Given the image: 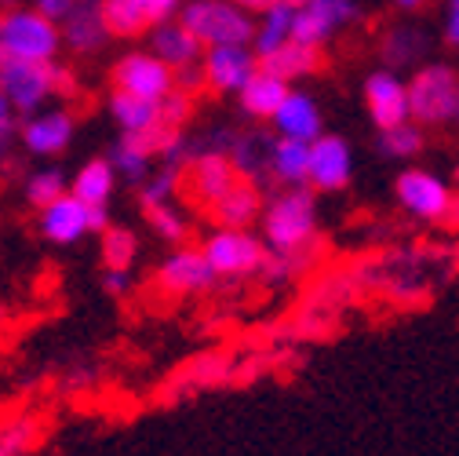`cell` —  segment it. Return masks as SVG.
<instances>
[{
	"mask_svg": "<svg viewBox=\"0 0 459 456\" xmlns=\"http://www.w3.org/2000/svg\"><path fill=\"white\" fill-rule=\"evenodd\" d=\"M263 241L270 252H299L317 241V190L284 187L263 208Z\"/></svg>",
	"mask_w": 459,
	"mask_h": 456,
	"instance_id": "obj_1",
	"label": "cell"
},
{
	"mask_svg": "<svg viewBox=\"0 0 459 456\" xmlns=\"http://www.w3.org/2000/svg\"><path fill=\"white\" fill-rule=\"evenodd\" d=\"M63 48V26L37 8L0 12V63L26 59V63H55Z\"/></svg>",
	"mask_w": 459,
	"mask_h": 456,
	"instance_id": "obj_2",
	"label": "cell"
},
{
	"mask_svg": "<svg viewBox=\"0 0 459 456\" xmlns=\"http://www.w3.org/2000/svg\"><path fill=\"white\" fill-rule=\"evenodd\" d=\"M179 22L204 44H252L255 19L238 4V0H186L179 8Z\"/></svg>",
	"mask_w": 459,
	"mask_h": 456,
	"instance_id": "obj_3",
	"label": "cell"
},
{
	"mask_svg": "<svg viewBox=\"0 0 459 456\" xmlns=\"http://www.w3.org/2000/svg\"><path fill=\"white\" fill-rule=\"evenodd\" d=\"M455 99H459V74L448 63H423L409 77V102L412 121L423 128H441L455 121Z\"/></svg>",
	"mask_w": 459,
	"mask_h": 456,
	"instance_id": "obj_4",
	"label": "cell"
},
{
	"mask_svg": "<svg viewBox=\"0 0 459 456\" xmlns=\"http://www.w3.org/2000/svg\"><path fill=\"white\" fill-rule=\"evenodd\" d=\"M394 197H397L401 212L420 223H445L455 190H452V180L430 172V168L405 164L394 180Z\"/></svg>",
	"mask_w": 459,
	"mask_h": 456,
	"instance_id": "obj_5",
	"label": "cell"
},
{
	"mask_svg": "<svg viewBox=\"0 0 459 456\" xmlns=\"http://www.w3.org/2000/svg\"><path fill=\"white\" fill-rule=\"evenodd\" d=\"M201 249H204V256L212 259L215 274L226 277V281L259 277L263 259H266V252H270L263 238H255L252 231H238V226H215Z\"/></svg>",
	"mask_w": 459,
	"mask_h": 456,
	"instance_id": "obj_6",
	"label": "cell"
},
{
	"mask_svg": "<svg viewBox=\"0 0 459 456\" xmlns=\"http://www.w3.org/2000/svg\"><path fill=\"white\" fill-rule=\"evenodd\" d=\"M0 92L12 99L19 113H37L48 95L59 92V66L55 63H26V59H8L0 63Z\"/></svg>",
	"mask_w": 459,
	"mask_h": 456,
	"instance_id": "obj_7",
	"label": "cell"
},
{
	"mask_svg": "<svg viewBox=\"0 0 459 456\" xmlns=\"http://www.w3.org/2000/svg\"><path fill=\"white\" fill-rule=\"evenodd\" d=\"M234 376H238L234 358L222 355V351H208V355H197V358H190L186 365H179L176 373H171L164 380L160 398L164 402H179V398H190L197 390H215V387L234 383Z\"/></svg>",
	"mask_w": 459,
	"mask_h": 456,
	"instance_id": "obj_8",
	"label": "cell"
},
{
	"mask_svg": "<svg viewBox=\"0 0 459 456\" xmlns=\"http://www.w3.org/2000/svg\"><path fill=\"white\" fill-rule=\"evenodd\" d=\"M361 95H365V110L368 118L379 128H390V125H401V121H412V102H409V81L401 77L397 70H372L361 84Z\"/></svg>",
	"mask_w": 459,
	"mask_h": 456,
	"instance_id": "obj_9",
	"label": "cell"
},
{
	"mask_svg": "<svg viewBox=\"0 0 459 456\" xmlns=\"http://www.w3.org/2000/svg\"><path fill=\"white\" fill-rule=\"evenodd\" d=\"M113 88L146 99H164L176 92V70L164 59H157L153 51H128L113 66Z\"/></svg>",
	"mask_w": 459,
	"mask_h": 456,
	"instance_id": "obj_10",
	"label": "cell"
},
{
	"mask_svg": "<svg viewBox=\"0 0 459 456\" xmlns=\"http://www.w3.org/2000/svg\"><path fill=\"white\" fill-rule=\"evenodd\" d=\"M351 180H354V146L332 132L314 139L310 143V187L317 194H339L351 187Z\"/></svg>",
	"mask_w": 459,
	"mask_h": 456,
	"instance_id": "obj_11",
	"label": "cell"
},
{
	"mask_svg": "<svg viewBox=\"0 0 459 456\" xmlns=\"http://www.w3.org/2000/svg\"><path fill=\"white\" fill-rule=\"evenodd\" d=\"M358 15H361L358 0H310L307 8H296L292 40L325 48L339 30H347L351 22H358Z\"/></svg>",
	"mask_w": 459,
	"mask_h": 456,
	"instance_id": "obj_12",
	"label": "cell"
},
{
	"mask_svg": "<svg viewBox=\"0 0 459 456\" xmlns=\"http://www.w3.org/2000/svg\"><path fill=\"white\" fill-rule=\"evenodd\" d=\"M219 281L212 259L204 256V249H176L157 270V285L168 296H194L204 293Z\"/></svg>",
	"mask_w": 459,
	"mask_h": 456,
	"instance_id": "obj_13",
	"label": "cell"
},
{
	"mask_svg": "<svg viewBox=\"0 0 459 456\" xmlns=\"http://www.w3.org/2000/svg\"><path fill=\"white\" fill-rule=\"evenodd\" d=\"M183 8V0H102V15L113 37H139L168 22Z\"/></svg>",
	"mask_w": 459,
	"mask_h": 456,
	"instance_id": "obj_14",
	"label": "cell"
},
{
	"mask_svg": "<svg viewBox=\"0 0 459 456\" xmlns=\"http://www.w3.org/2000/svg\"><path fill=\"white\" fill-rule=\"evenodd\" d=\"M201 66L215 92H241L248 77L259 70V55L252 44H215L204 48Z\"/></svg>",
	"mask_w": 459,
	"mask_h": 456,
	"instance_id": "obj_15",
	"label": "cell"
},
{
	"mask_svg": "<svg viewBox=\"0 0 459 456\" xmlns=\"http://www.w3.org/2000/svg\"><path fill=\"white\" fill-rule=\"evenodd\" d=\"M245 176L238 172V164L230 153H215V150H201L190 161V172H186V190L194 201L201 205H215L230 187L241 183Z\"/></svg>",
	"mask_w": 459,
	"mask_h": 456,
	"instance_id": "obj_16",
	"label": "cell"
},
{
	"mask_svg": "<svg viewBox=\"0 0 459 456\" xmlns=\"http://www.w3.org/2000/svg\"><path fill=\"white\" fill-rule=\"evenodd\" d=\"M273 132L284 136V139H299V143H314L325 136V113L317 106V99L303 88L292 84L289 99L281 102V110L273 113Z\"/></svg>",
	"mask_w": 459,
	"mask_h": 456,
	"instance_id": "obj_17",
	"label": "cell"
},
{
	"mask_svg": "<svg viewBox=\"0 0 459 456\" xmlns=\"http://www.w3.org/2000/svg\"><path fill=\"white\" fill-rule=\"evenodd\" d=\"M19 139L33 157H55L74 143V118L66 110H37L22 121Z\"/></svg>",
	"mask_w": 459,
	"mask_h": 456,
	"instance_id": "obj_18",
	"label": "cell"
},
{
	"mask_svg": "<svg viewBox=\"0 0 459 456\" xmlns=\"http://www.w3.org/2000/svg\"><path fill=\"white\" fill-rule=\"evenodd\" d=\"M88 212H91L88 201H81L77 194H66L55 205L40 208V231L51 245H77L84 234H91Z\"/></svg>",
	"mask_w": 459,
	"mask_h": 456,
	"instance_id": "obj_19",
	"label": "cell"
},
{
	"mask_svg": "<svg viewBox=\"0 0 459 456\" xmlns=\"http://www.w3.org/2000/svg\"><path fill=\"white\" fill-rule=\"evenodd\" d=\"M150 51L157 59H164L171 70H186V66H197L204 59V44L176 19V22H160L150 30Z\"/></svg>",
	"mask_w": 459,
	"mask_h": 456,
	"instance_id": "obj_20",
	"label": "cell"
},
{
	"mask_svg": "<svg viewBox=\"0 0 459 456\" xmlns=\"http://www.w3.org/2000/svg\"><path fill=\"white\" fill-rule=\"evenodd\" d=\"M109 26H106V15H102V4L95 0H77L70 8V15L63 19V44L81 51V55H91L99 51L106 40H109Z\"/></svg>",
	"mask_w": 459,
	"mask_h": 456,
	"instance_id": "obj_21",
	"label": "cell"
},
{
	"mask_svg": "<svg viewBox=\"0 0 459 456\" xmlns=\"http://www.w3.org/2000/svg\"><path fill=\"white\" fill-rule=\"evenodd\" d=\"M208 215L215 219V226H238L248 231L255 219H263V194L252 180H241L230 187L215 205H208Z\"/></svg>",
	"mask_w": 459,
	"mask_h": 456,
	"instance_id": "obj_22",
	"label": "cell"
},
{
	"mask_svg": "<svg viewBox=\"0 0 459 456\" xmlns=\"http://www.w3.org/2000/svg\"><path fill=\"white\" fill-rule=\"evenodd\" d=\"M289 92H292L289 81L259 66V70L248 77V84L238 92V99H241V110L248 113L252 121H273V113L281 110L284 99H289Z\"/></svg>",
	"mask_w": 459,
	"mask_h": 456,
	"instance_id": "obj_23",
	"label": "cell"
},
{
	"mask_svg": "<svg viewBox=\"0 0 459 456\" xmlns=\"http://www.w3.org/2000/svg\"><path fill=\"white\" fill-rule=\"evenodd\" d=\"M427 33L420 26H390L379 40V63L386 70H412V66H423L427 59Z\"/></svg>",
	"mask_w": 459,
	"mask_h": 456,
	"instance_id": "obj_24",
	"label": "cell"
},
{
	"mask_svg": "<svg viewBox=\"0 0 459 456\" xmlns=\"http://www.w3.org/2000/svg\"><path fill=\"white\" fill-rule=\"evenodd\" d=\"M358 296H361V285H358V277L351 274V267H347V270H325V274L310 285L303 307L325 311V314H335V318H339V311L351 307V303H358Z\"/></svg>",
	"mask_w": 459,
	"mask_h": 456,
	"instance_id": "obj_25",
	"label": "cell"
},
{
	"mask_svg": "<svg viewBox=\"0 0 459 456\" xmlns=\"http://www.w3.org/2000/svg\"><path fill=\"white\" fill-rule=\"evenodd\" d=\"M109 113H113V121L121 125V132H132V136H146V132L160 128V99H146V95L113 88Z\"/></svg>",
	"mask_w": 459,
	"mask_h": 456,
	"instance_id": "obj_26",
	"label": "cell"
},
{
	"mask_svg": "<svg viewBox=\"0 0 459 456\" xmlns=\"http://www.w3.org/2000/svg\"><path fill=\"white\" fill-rule=\"evenodd\" d=\"M259 66L270 70V74H277V77H284L289 84H296V81L317 74V66H321V48L303 44V40H289V44H281L277 51L263 55Z\"/></svg>",
	"mask_w": 459,
	"mask_h": 456,
	"instance_id": "obj_27",
	"label": "cell"
},
{
	"mask_svg": "<svg viewBox=\"0 0 459 456\" xmlns=\"http://www.w3.org/2000/svg\"><path fill=\"white\" fill-rule=\"evenodd\" d=\"M273 143H277V132H263V128H252V132H238V143L230 150L234 157L238 172L252 183H263L270 176V157H273Z\"/></svg>",
	"mask_w": 459,
	"mask_h": 456,
	"instance_id": "obj_28",
	"label": "cell"
},
{
	"mask_svg": "<svg viewBox=\"0 0 459 456\" xmlns=\"http://www.w3.org/2000/svg\"><path fill=\"white\" fill-rule=\"evenodd\" d=\"M44 417L40 413H8L0 417V456H30L44 442Z\"/></svg>",
	"mask_w": 459,
	"mask_h": 456,
	"instance_id": "obj_29",
	"label": "cell"
},
{
	"mask_svg": "<svg viewBox=\"0 0 459 456\" xmlns=\"http://www.w3.org/2000/svg\"><path fill=\"white\" fill-rule=\"evenodd\" d=\"M270 180L284 187H310V143L277 136L270 157Z\"/></svg>",
	"mask_w": 459,
	"mask_h": 456,
	"instance_id": "obj_30",
	"label": "cell"
},
{
	"mask_svg": "<svg viewBox=\"0 0 459 456\" xmlns=\"http://www.w3.org/2000/svg\"><path fill=\"white\" fill-rule=\"evenodd\" d=\"M117 168H113L109 157H91L88 164L77 168V176L70 180V194H77L88 205H106L117 190Z\"/></svg>",
	"mask_w": 459,
	"mask_h": 456,
	"instance_id": "obj_31",
	"label": "cell"
},
{
	"mask_svg": "<svg viewBox=\"0 0 459 456\" xmlns=\"http://www.w3.org/2000/svg\"><path fill=\"white\" fill-rule=\"evenodd\" d=\"M153 143H150V136H132V132H121V139L113 143V150H109V161H113V168L125 176V180H132V183H146L150 180V164H153Z\"/></svg>",
	"mask_w": 459,
	"mask_h": 456,
	"instance_id": "obj_32",
	"label": "cell"
},
{
	"mask_svg": "<svg viewBox=\"0 0 459 456\" xmlns=\"http://www.w3.org/2000/svg\"><path fill=\"white\" fill-rule=\"evenodd\" d=\"M292 30H296V8L284 4V0H273V4L255 22V40H252L255 55L263 59V55L277 51L281 44H289L292 40Z\"/></svg>",
	"mask_w": 459,
	"mask_h": 456,
	"instance_id": "obj_33",
	"label": "cell"
},
{
	"mask_svg": "<svg viewBox=\"0 0 459 456\" xmlns=\"http://www.w3.org/2000/svg\"><path fill=\"white\" fill-rule=\"evenodd\" d=\"M423 146H427V128L416 125V121H401V125H390V128H379L376 132V150L386 161L412 164L423 153Z\"/></svg>",
	"mask_w": 459,
	"mask_h": 456,
	"instance_id": "obj_34",
	"label": "cell"
},
{
	"mask_svg": "<svg viewBox=\"0 0 459 456\" xmlns=\"http://www.w3.org/2000/svg\"><path fill=\"white\" fill-rule=\"evenodd\" d=\"M66 194H70V180L63 176V168H40V172L26 180V201L33 208H48Z\"/></svg>",
	"mask_w": 459,
	"mask_h": 456,
	"instance_id": "obj_35",
	"label": "cell"
},
{
	"mask_svg": "<svg viewBox=\"0 0 459 456\" xmlns=\"http://www.w3.org/2000/svg\"><path fill=\"white\" fill-rule=\"evenodd\" d=\"M135 252H139V241L128 226H109L102 234V263L106 270H132L135 263Z\"/></svg>",
	"mask_w": 459,
	"mask_h": 456,
	"instance_id": "obj_36",
	"label": "cell"
},
{
	"mask_svg": "<svg viewBox=\"0 0 459 456\" xmlns=\"http://www.w3.org/2000/svg\"><path fill=\"white\" fill-rule=\"evenodd\" d=\"M179 168H171V164H164L157 176H150L146 183H143V190H139V197H143V208H153V205H168L171 197H176V190H179Z\"/></svg>",
	"mask_w": 459,
	"mask_h": 456,
	"instance_id": "obj_37",
	"label": "cell"
},
{
	"mask_svg": "<svg viewBox=\"0 0 459 456\" xmlns=\"http://www.w3.org/2000/svg\"><path fill=\"white\" fill-rule=\"evenodd\" d=\"M146 219H150V226L157 231L160 241H186V219H183V212L171 208V201L146 208Z\"/></svg>",
	"mask_w": 459,
	"mask_h": 456,
	"instance_id": "obj_38",
	"label": "cell"
},
{
	"mask_svg": "<svg viewBox=\"0 0 459 456\" xmlns=\"http://www.w3.org/2000/svg\"><path fill=\"white\" fill-rule=\"evenodd\" d=\"M190 92H183V88H176L171 95H164L160 99V125H168V128H183L186 121H190Z\"/></svg>",
	"mask_w": 459,
	"mask_h": 456,
	"instance_id": "obj_39",
	"label": "cell"
},
{
	"mask_svg": "<svg viewBox=\"0 0 459 456\" xmlns=\"http://www.w3.org/2000/svg\"><path fill=\"white\" fill-rule=\"evenodd\" d=\"M22 132V125H19V110L12 106V99L0 92V161L8 157V150H12V143H15V136Z\"/></svg>",
	"mask_w": 459,
	"mask_h": 456,
	"instance_id": "obj_40",
	"label": "cell"
},
{
	"mask_svg": "<svg viewBox=\"0 0 459 456\" xmlns=\"http://www.w3.org/2000/svg\"><path fill=\"white\" fill-rule=\"evenodd\" d=\"M441 44L459 51V0H441Z\"/></svg>",
	"mask_w": 459,
	"mask_h": 456,
	"instance_id": "obj_41",
	"label": "cell"
},
{
	"mask_svg": "<svg viewBox=\"0 0 459 456\" xmlns=\"http://www.w3.org/2000/svg\"><path fill=\"white\" fill-rule=\"evenodd\" d=\"M102 289L109 296H125L132 289V270H106L102 274Z\"/></svg>",
	"mask_w": 459,
	"mask_h": 456,
	"instance_id": "obj_42",
	"label": "cell"
},
{
	"mask_svg": "<svg viewBox=\"0 0 459 456\" xmlns=\"http://www.w3.org/2000/svg\"><path fill=\"white\" fill-rule=\"evenodd\" d=\"M77 4V0H33V8L37 12H44L48 19H55V22H63L66 15H70V8Z\"/></svg>",
	"mask_w": 459,
	"mask_h": 456,
	"instance_id": "obj_43",
	"label": "cell"
},
{
	"mask_svg": "<svg viewBox=\"0 0 459 456\" xmlns=\"http://www.w3.org/2000/svg\"><path fill=\"white\" fill-rule=\"evenodd\" d=\"M88 219H91V234H106V231H109V212H106V205H91Z\"/></svg>",
	"mask_w": 459,
	"mask_h": 456,
	"instance_id": "obj_44",
	"label": "cell"
},
{
	"mask_svg": "<svg viewBox=\"0 0 459 456\" xmlns=\"http://www.w3.org/2000/svg\"><path fill=\"white\" fill-rule=\"evenodd\" d=\"M91 380H95V369L84 365V369H74V373L66 376V387H70V390H81V383H91Z\"/></svg>",
	"mask_w": 459,
	"mask_h": 456,
	"instance_id": "obj_45",
	"label": "cell"
},
{
	"mask_svg": "<svg viewBox=\"0 0 459 456\" xmlns=\"http://www.w3.org/2000/svg\"><path fill=\"white\" fill-rule=\"evenodd\" d=\"M394 8L405 12V15H420V12L430 8V0H394Z\"/></svg>",
	"mask_w": 459,
	"mask_h": 456,
	"instance_id": "obj_46",
	"label": "cell"
},
{
	"mask_svg": "<svg viewBox=\"0 0 459 456\" xmlns=\"http://www.w3.org/2000/svg\"><path fill=\"white\" fill-rule=\"evenodd\" d=\"M238 4H241L248 15H263V12L273 4V0H238Z\"/></svg>",
	"mask_w": 459,
	"mask_h": 456,
	"instance_id": "obj_47",
	"label": "cell"
},
{
	"mask_svg": "<svg viewBox=\"0 0 459 456\" xmlns=\"http://www.w3.org/2000/svg\"><path fill=\"white\" fill-rule=\"evenodd\" d=\"M445 226H452V231H459V194L452 197V208H448V215H445Z\"/></svg>",
	"mask_w": 459,
	"mask_h": 456,
	"instance_id": "obj_48",
	"label": "cell"
},
{
	"mask_svg": "<svg viewBox=\"0 0 459 456\" xmlns=\"http://www.w3.org/2000/svg\"><path fill=\"white\" fill-rule=\"evenodd\" d=\"M12 8H19V0H0V12H12Z\"/></svg>",
	"mask_w": 459,
	"mask_h": 456,
	"instance_id": "obj_49",
	"label": "cell"
},
{
	"mask_svg": "<svg viewBox=\"0 0 459 456\" xmlns=\"http://www.w3.org/2000/svg\"><path fill=\"white\" fill-rule=\"evenodd\" d=\"M284 4H292V8H307L310 0H284Z\"/></svg>",
	"mask_w": 459,
	"mask_h": 456,
	"instance_id": "obj_50",
	"label": "cell"
},
{
	"mask_svg": "<svg viewBox=\"0 0 459 456\" xmlns=\"http://www.w3.org/2000/svg\"><path fill=\"white\" fill-rule=\"evenodd\" d=\"M452 183H459V164H455V172H452Z\"/></svg>",
	"mask_w": 459,
	"mask_h": 456,
	"instance_id": "obj_51",
	"label": "cell"
},
{
	"mask_svg": "<svg viewBox=\"0 0 459 456\" xmlns=\"http://www.w3.org/2000/svg\"><path fill=\"white\" fill-rule=\"evenodd\" d=\"M455 125H459V99H455Z\"/></svg>",
	"mask_w": 459,
	"mask_h": 456,
	"instance_id": "obj_52",
	"label": "cell"
},
{
	"mask_svg": "<svg viewBox=\"0 0 459 456\" xmlns=\"http://www.w3.org/2000/svg\"><path fill=\"white\" fill-rule=\"evenodd\" d=\"M0 321H4V307H0Z\"/></svg>",
	"mask_w": 459,
	"mask_h": 456,
	"instance_id": "obj_53",
	"label": "cell"
}]
</instances>
